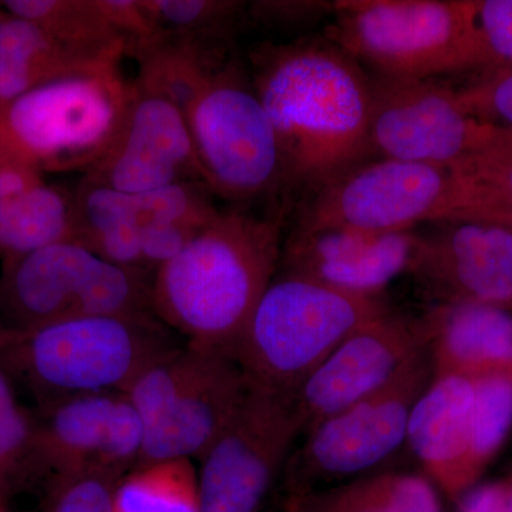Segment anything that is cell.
I'll use <instances>...</instances> for the list:
<instances>
[{"instance_id": "cell-17", "label": "cell", "mask_w": 512, "mask_h": 512, "mask_svg": "<svg viewBox=\"0 0 512 512\" xmlns=\"http://www.w3.org/2000/svg\"><path fill=\"white\" fill-rule=\"evenodd\" d=\"M419 242L416 231H292L284 241L279 271L376 298L394 279L409 274Z\"/></svg>"}, {"instance_id": "cell-22", "label": "cell", "mask_w": 512, "mask_h": 512, "mask_svg": "<svg viewBox=\"0 0 512 512\" xmlns=\"http://www.w3.org/2000/svg\"><path fill=\"white\" fill-rule=\"evenodd\" d=\"M120 63L77 52L36 23L0 8V106L43 84Z\"/></svg>"}, {"instance_id": "cell-16", "label": "cell", "mask_w": 512, "mask_h": 512, "mask_svg": "<svg viewBox=\"0 0 512 512\" xmlns=\"http://www.w3.org/2000/svg\"><path fill=\"white\" fill-rule=\"evenodd\" d=\"M84 175L124 192L153 191L184 181L204 183L183 110L137 80L119 136Z\"/></svg>"}, {"instance_id": "cell-21", "label": "cell", "mask_w": 512, "mask_h": 512, "mask_svg": "<svg viewBox=\"0 0 512 512\" xmlns=\"http://www.w3.org/2000/svg\"><path fill=\"white\" fill-rule=\"evenodd\" d=\"M434 376L468 379L512 369V312L443 303L423 315Z\"/></svg>"}, {"instance_id": "cell-11", "label": "cell", "mask_w": 512, "mask_h": 512, "mask_svg": "<svg viewBox=\"0 0 512 512\" xmlns=\"http://www.w3.org/2000/svg\"><path fill=\"white\" fill-rule=\"evenodd\" d=\"M505 131L468 113L457 87L439 79L372 76L370 158L454 170L493 146Z\"/></svg>"}, {"instance_id": "cell-37", "label": "cell", "mask_w": 512, "mask_h": 512, "mask_svg": "<svg viewBox=\"0 0 512 512\" xmlns=\"http://www.w3.org/2000/svg\"><path fill=\"white\" fill-rule=\"evenodd\" d=\"M508 481V508L512 512V477L507 478Z\"/></svg>"}, {"instance_id": "cell-26", "label": "cell", "mask_w": 512, "mask_h": 512, "mask_svg": "<svg viewBox=\"0 0 512 512\" xmlns=\"http://www.w3.org/2000/svg\"><path fill=\"white\" fill-rule=\"evenodd\" d=\"M113 512H202L197 468L187 458L134 468L117 485Z\"/></svg>"}, {"instance_id": "cell-19", "label": "cell", "mask_w": 512, "mask_h": 512, "mask_svg": "<svg viewBox=\"0 0 512 512\" xmlns=\"http://www.w3.org/2000/svg\"><path fill=\"white\" fill-rule=\"evenodd\" d=\"M474 383L468 377L434 376L414 406L406 443L424 477L456 501L480 484L471 466Z\"/></svg>"}, {"instance_id": "cell-18", "label": "cell", "mask_w": 512, "mask_h": 512, "mask_svg": "<svg viewBox=\"0 0 512 512\" xmlns=\"http://www.w3.org/2000/svg\"><path fill=\"white\" fill-rule=\"evenodd\" d=\"M197 349L190 380L144 437L136 468L180 458L201 460L244 399L249 382L237 357L221 349Z\"/></svg>"}, {"instance_id": "cell-8", "label": "cell", "mask_w": 512, "mask_h": 512, "mask_svg": "<svg viewBox=\"0 0 512 512\" xmlns=\"http://www.w3.org/2000/svg\"><path fill=\"white\" fill-rule=\"evenodd\" d=\"M153 278L104 261L77 241L2 262L0 328L30 329L90 316L153 313Z\"/></svg>"}, {"instance_id": "cell-13", "label": "cell", "mask_w": 512, "mask_h": 512, "mask_svg": "<svg viewBox=\"0 0 512 512\" xmlns=\"http://www.w3.org/2000/svg\"><path fill=\"white\" fill-rule=\"evenodd\" d=\"M37 480L82 470L123 478L144 444V426L124 393H93L35 406Z\"/></svg>"}, {"instance_id": "cell-27", "label": "cell", "mask_w": 512, "mask_h": 512, "mask_svg": "<svg viewBox=\"0 0 512 512\" xmlns=\"http://www.w3.org/2000/svg\"><path fill=\"white\" fill-rule=\"evenodd\" d=\"M37 481L35 420L18 390L0 369V494L13 497Z\"/></svg>"}, {"instance_id": "cell-2", "label": "cell", "mask_w": 512, "mask_h": 512, "mask_svg": "<svg viewBox=\"0 0 512 512\" xmlns=\"http://www.w3.org/2000/svg\"><path fill=\"white\" fill-rule=\"evenodd\" d=\"M284 214L282 208L262 215L248 207L221 208L154 275V315L188 345L235 355L249 318L281 264Z\"/></svg>"}, {"instance_id": "cell-30", "label": "cell", "mask_w": 512, "mask_h": 512, "mask_svg": "<svg viewBox=\"0 0 512 512\" xmlns=\"http://www.w3.org/2000/svg\"><path fill=\"white\" fill-rule=\"evenodd\" d=\"M480 74L512 69V0H474Z\"/></svg>"}, {"instance_id": "cell-25", "label": "cell", "mask_w": 512, "mask_h": 512, "mask_svg": "<svg viewBox=\"0 0 512 512\" xmlns=\"http://www.w3.org/2000/svg\"><path fill=\"white\" fill-rule=\"evenodd\" d=\"M141 2L156 29V39L168 40L205 55H231L235 35L248 20V3L237 0Z\"/></svg>"}, {"instance_id": "cell-1", "label": "cell", "mask_w": 512, "mask_h": 512, "mask_svg": "<svg viewBox=\"0 0 512 512\" xmlns=\"http://www.w3.org/2000/svg\"><path fill=\"white\" fill-rule=\"evenodd\" d=\"M249 62L281 148L285 202L370 158L372 76L362 64L328 39L265 43Z\"/></svg>"}, {"instance_id": "cell-24", "label": "cell", "mask_w": 512, "mask_h": 512, "mask_svg": "<svg viewBox=\"0 0 512 512\" xmlns=\"http://www.w3.org/2000/svg\"><path fill=\"white\" fill-rule=\"evenodd\" d=\"M288 512H443L439 490L429 478L383 473L289 498Z\"/></svg>"}, {"instance_id": "cell-36", "label": "cell", "mask_w": 512, "mask_h": 512, "mask_svg": "<svg viewBox=\"0 0 512 512\" xmlns=\"http://www.w3.org/2000/svg\"><path fill=\"white\" fill-rule=\"evenodd\" d=\"M12 498L9 495L0 494V512H15L12 507Z\"/></svg>"}, {"instance_id": "cell-28", "label": "cell", "mask_w": 512, "mask_h": 512, "mask_svg": "<svg viewBox=\"0 0 512 512\" xmlns=\"http://www.w3.org/2000/svg\"><path fill=\"white\" fill-rule=\"evenodd\" d=\"M471 380L474 383L471 466L481 481L512 431V369Z\"/></svg>"}, {"instance_id": "cell-34", "label": "cell", "mask_w": 512, "mask_h": 512, "mask_svg": "<svg viewBox=\"0 0 512 512\" xmlns=\"http://www.w3.org/2000/svg\"><path fill=\"white\" fill-rule=\"evenodd\" d=\"M450 220L494 222L512 231V201L464 190L460 208Z\"/></svg>"}, {"instance_id": "cell-10", "label": "cell", "mask_w": 512, "mask_h": 512, "mask_svg": "<svg viewBox=\"0 0 512 512\" xmlns=\"http://www.w3.org/2000/svg\"><path fill=\"white\" fill-rule=\"evenodd\" d=\"M433 377L427 348L375 393L306 431L288 461L293 494L366 473L392 456L406 443L414 406Z\"/></svg>"}, {"instance_id": "cell-35", "label": "cell", "mask_w": 512, "mask_h": 512, "mask_svg": "<svg viewBox=\"0 0 512 512\" xmlns=\"http://www.w3.org/2000/svg\"><path fill=\"white\" fill-rule=\"evenodd\" d=\"M457 512H510L508 481L477 484L457 500Z\"/></svg>"}, {"instance_id": "cell-33", "label": "cell", "mask_w": 512, "mask_h": 512, "mask_svg": "<svg viewBox=\"0 0 512 512\" xmlns=\"http://www.w3.org/2000/svg\"><path fill=\"white\" fill-rule=\"evenodd\" d=\"M333 3L322 2H252L248 3V20L268 28L286 29L298 26L312 18H318L320 12H332Z\"/></svg>"}, {"instance_id": "cell-20", "label": "cell", "mask_w": 512, "mask_h": 512, "mask_svg": "<svg viewBox=\"0 0 512 512\" xmlns=\"http://www.w3.org/2000/svg\"><path fill=\"white\" fill-rule=\"evenodd\" d=\"M74 239L72 190L50 175L0 160V261Z\"/></svg>"}, {"instance_id": "cell-31", "label": "cell", "mask_w": 512, "mask_h": 512, "mask_svg": "<svg viewBox=\"0 0 512 512\" xmlns=\"http://www.w3.org/2000/svg\"><path fill=\"white\" fill-rule=\"evenodd\" d=\"M464 190L512 201V130L483 153L454 168Z\"/></svg>"}, {"instance_id": "cell-3", "label": "cell", "mask_w": 512, "mask_h": 512, "mask_svg": "<svg viewBox=\"0 0 512 512\" xmlns=\"http://www.w3.org/2000/svg\"><path fill=\"white\" fill-rule=\"evenodd\" d=\"M178 338L153 313L0 328V369L36 406L80 394L124 392L148 366L184 346Z\"/></svg>"}, {"instance_id": "cell-12", "label": "cell", "mask_w": 512, "mask_h": 512, "mask_svg": "<svg viewBox=\"0 0 512 512\" xmlns=\"http://www.w3.org/2000/svg\"><path fill=\"white\" fill-rule=\"evenodd\" d=\"M303 423L293 394L249 383L220 437L201 458L202 512H259Z\"/></svg>"}, {"instance_id": "cell-32", "label": "cell", "mask_w": 512, "mask_h": 512, "mask_svg": "<svg viewBox=\"0 0 512 512\" xmlns=\"http://www.w3.org/2000/svg\"><path fill=\"white\" fill-rule=\"evenodd\" d=\"M457 92L468 113L478 120L512 130V69L480 74L457 87Z\"/></svg>"}, {"instance_id": "cell-7", "label": "cell", "mask_w": 512, "mask_h": 512, "mask_svg": "<svg viewBox=\"0 0 512 512\" xmlns=\"http://www.w3.org/2000/svg\"><path fill=\"white\" fill-rule=\"evenodd\" d=\"M202 180L231 207L285 200L281 148L249 70L234 56L212 69L184 109Z\"/></svg>"}, {"instance_id": "cell-29", "label": "cell", "mask_w": 512, "mask_h": 512, "mask_svg": "<svg viewBox=\"0 0 512 512\" xmlns=\"http://www.w3.org/2000/svg\"><path fill=\"white\" fill-rule=\"evenodd\" d=\"M120 481L116 474L96 468L50 477L39 512H113Z\"/></svg>"}, {"instance_id": "cell-15", "label": "cell", "mask_w": 512, "mask_h": 512, "mask_svg": "<svg viewBox=\"0 0 512 512\" xmlns=\"http://www.w3.org/2000/svg\"><path fill=\"white\" fill-rule=\"evenodd\" d=\"M426 291L443 303H474L512 312V231L481 220L436 222L410 266Z\"/></svg>"}, {"instance_id": "cell-5", "label": "cell", "mask_w": 512, "mask_h": 512, "mask_svg": "<svg viewBox=\"0 0 512 512\" xmlns=\"http://www.w3.org/2000/svg\"><path fill=\"white\" fill-rule=\"evenodd\" d=\"M131 96L120 64L43 84L0 106V160L87 174L119 136Z\"/></svg>"}, {"instance_id": "cell-14", "label": "cell", "mask_w": 512, "mask_h": 512, "mask_svg": "<svg viewBox=\"0 0 512 512\" xmlns=\"http://www.w3.org/2000/svg\"><path fill=\"white\" fill-rule=\"evenodd\" d=\"M429 340L423 316L413 318L389 311L365 323L293 394L303 434L375 393L410 359L429 348Z\"/></svg>"}, {"instance_id": "cell-9", "label": "cell", "mask_w": 512, "mask_h": 512, "mask_svg": "<svg viewBox=\"0 0 512 512\" xmlns=\"http://www.w3.org/2000/svg\"><path fill=\"white\" fill-rule=\"evenodd\" d=\"M463 195V180L450 168L367 158L305 195L292 231H414L421 222L450 220Z\"/></svg>"}, {"instance_id": "cell-4", "label": "cell", "mask_w": 512, "mask_h": 512, "mask_svg": "<svg viewBox=\"0 0 512 512\" xmlns=\"http://www.w3.org/2000/svg\"><path fill=\"white\" fill-rule=\"evenodd\" d=\"M384 296H359L279 271L239 339L248 382L295 394L353 332L389 312Z\"/></svg>"}, {"instance_id": "cell-6", "label": "cell", "mask_w": 512, "mask_h": 512, "mask_svg": "<svg viewBox=\"0 0 512 512\" xmlns=\"http://www.w3.org/2000/svg\"><path fill=\"white\" fill-rule=\"evenodd\" d=\"M330 19L326 39L377 76L477 72L474 0H342Z\"/></svg>"}, {"instance_id": "cell-23", "label": "cell", "mask_w": 512, "mask_h": 512, "mask_svg": "<svg viewBox=\"0 0 512 512\" xmlns=\"http://www.w3.org/2000/svg\"><path fill=\"white\" fill-rule=\"evenodd\" d=\"M0 8L36 23L77 52L119 62L127 56L110 0H5Z\"/></svg>"}]
</instances>
